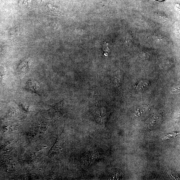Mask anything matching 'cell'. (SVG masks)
<instances>
[{
    "label": "cell",
    "mask_w": 180,
    "mask_h": 180,
    "mask_svg": "<svg viewBox=\"0 0 180 180\" xmlns=\"http://www.w3.org/2000/svg\"><path fill=\"white\" fill-rule=\"evenodd\" d=\"M26 89L29 91L31 92L37 93V88L36 85L35 83L32 82V81L29 80L27 82L26 86Z\"/></svg>",
    "instance_id": "obj_1"
},
{
    "label": "cell",
    "mask_w": 180,
    "mask_h": 180,
    "mask_svg": "<svg viewBox=\"0 0 180 180\" xmlns=\"http://www.w3.org/2000/svg\"><path fill=\"white\" fill-rule=\"evenodd\" d=\"M149 85V82L147 80H142L140 81L136 85V88L139 90H144L147 88Z\"/></svg>",
    "instance_id": "obj_2"
},
{
    "label": "cell",
    "mask_w": 180,
    "mask_h": 180,
    "mask_svg": "<svg viewBox=\"0 0 180 180\" xmlns=\"http://www.w3.org/2000/svg\"><path fill=\"white\" fill-rule=\"evenodd\" d=\"M171 92L173 94H177L179 92V86L175 87L171 89Z\"/></svg>",
    "instance_id": "obj_3"
},
{
    "label": "cell",
    "mask_w": 180,
    "mask_h": 180,
    "mask_svg": "<svg viewBox=\"0 0 180 180\" xmlns=\"http://www.w3.org/2000/svg\"><path fill=\"white\" fill-rule=\"evenodd\" d=\"M3 71L0 70V82H1L2 80L3 77Z\"/></svg>",
    "instance_id": "obj_4"
},
{
    "label": "cell",
    "mask_w": 180,
    "mask_h": 180,
    "mask_svg": "<svg viewBox=\"0 0 180 180\" xmlns=\"http://www.w3.org/2000/svg\"><path fill=\"white\" fill-rule=\"evenodd\" d=\"M155 1H165V0H155Z\"/></svg>",
    "instance_id": "obj_5"
}]
</instances>
